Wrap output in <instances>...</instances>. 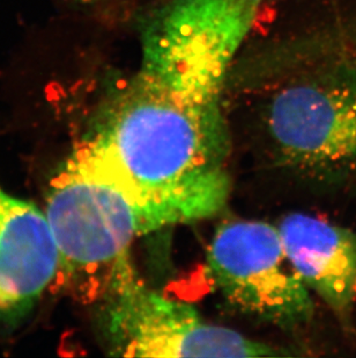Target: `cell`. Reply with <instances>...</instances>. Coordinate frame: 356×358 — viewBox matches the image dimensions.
<instances>
[{
	"instance_id": "1",
	"label": "cell",
	"mask_w": 356,
	"mask_h": 358,
	"mask_svg": "<svg viewBox=\"0 0 356 358\" xmlns=\"http://www.w3.org/2000/svg\"><path fill=\"white\" fill-rule=\"evenodd\" d=\"M265 0H174L151 17L135 75L73 151L135 208L142 234L206 220L230 194L229 66Z\"/></svg>"
},
{
	"instance_id": "2",
	"label": "cell",
	"mask_w": 356,
	"mask_h": 358,
	"mask_svg": "<svg viewBox=\"0 0 356 358\" xmlns=\"http://www.w3.org/2000/svg\"><path fill=\"white\" fill-rule=\"evenodd\" d=\"M44 213L57 245V283L74 301L103 303L137 278L130 250L142 236L124 194L72 150L51 179Z\"/></svg>"
},
{
	"instance_id": "3",
	"label": "cell",
	"mask_w": 356,
	"mask_h": 358,
	"mask_svg": "<svg viewBox=\"0 0 356 358\" xmlns=\"http://www.w3.org/2000/svg\"><path fill=\"white\" fill-rule=\"evenodd\" d=\"M207 262L222 297L243 315L283 329L313 319L310 290L287 257L278 227L257 220L223 224Z\"/></svg>"
},
{
	"instance_id": "4",
	"label": "cell",
	"mask_w": 356,
	"mask_h": 358,
	"mask_svg": "<svg viewBox=\"0 0 356 358\" xmlns=\"http://www.w3.org/2000/svg\"><path fill=\"white\" fill-rule=\"evenodd\" d=\"M110 355L125 357H278L283 349L209 324L195 308L149 290L138 276L102 303Z\"/></svg>"
},
{
	"instance_id": "5",
	"label": "cell",
	"mask_w": 356,
	"mask_h": 358,
	"mask_svg": "<svg viewBox=\"0 0 356 358\" xmlns=\"http://www.w3.org/2000/svg\"><path fill=\"white\" fill-rule=\"evenodd\" d=\"M267 130L280 164L315 178L356 165V78L329 76L283 88Z\"/></svg>"
},
{
	"instance_id": "6",
	"label": "cell",
	"mask_w": 356,
	"mask_h": 358,
	"mask_svg": "<svg viewBox=\"0 0 356 358\" xmlns=\"http://www.w3.org/2000/svg\"><path fill=\"white\" fill-rule=\"evenodd\" d=\"M58 250L43 210L0 185V319L20 318L57 276Z\"/></svg>"
},
{
	"instance_id": "7",
	"label": "cell",
	"mask_w": 356,
	"mask_h": 358,
	"mask_svg": "<svg viewBox=\"0 0 356 358\" xmlns=\"http://www.w3.org/2000/svg\"><path fill=\"white\" fill-rule=\"evenodd\" d=\"M292 267L341 322L356 301V234L306 213H290L278 227Z\"/></svg>"
},
{
	"instance_id": "8",
	"label": "cell",
	"mask_w": 356,
	"mask_h": 358,
	"mask_svg": "<svg viewBox=\"0 0 356 358\" xmlns=\"http://www.w3.org/2000/svg\"><path fill=\"white\" fill-rule=\"evenodd\" d=\"M79 3H93V1H96V0H77Z\"/></svg>"
}]
</instances>
